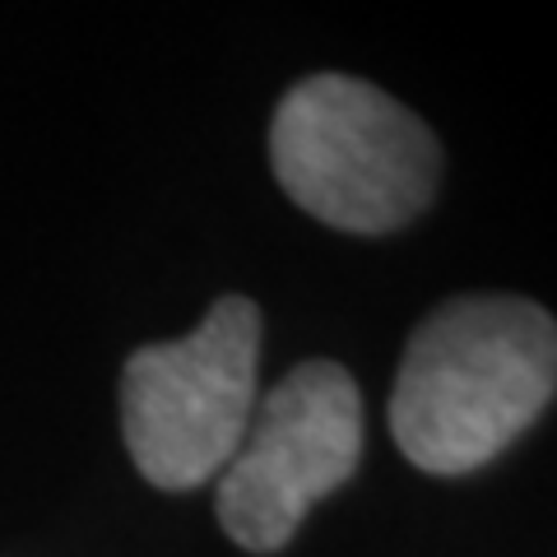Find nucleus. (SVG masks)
<instances>
[{
    "mask_svg": "<svg viewBox=\"0 0 557 557\" xmlns=\"http://www.w3.org/2000/svg\"><path fill=\"white\" fill-rule=\"evenodd\" d=\"M270 168L325 228L386 237L437 200L442 145L428 121L358 75H307L278 98Z\"/></svg>",
    "mask_w": 557,
    "mask_h": 557,
    "instance_id": "2",
    "label": "nucleus"
},
{
    "mask_svg": "<svg viewBox=\"0 0 557 557\" xmlns=\"http://www.w3.org/2000/svg\"><path fill=\"white\" fill-rule=\"evenodd\" d=\"M260 307L228 293L186 339L145 344L121 372V437L163 493H190L228 469L251 428Z\"/></svg>",
    "mask_w": 557,
    "mask_h": 557,
    "instance_id": "3",
    "label": "nucleus"
},
{
    "mask_svg": "<svg viewBox=\"0 0 557 557\" xmlns=\"http://www.w3.org/2000/svg\"><path fill=\"white\" fill-rule=\"evenodd\" d=\"M557 325L539 302L474 293L418 321L391 391V432L423 474L493 465L548 413Z\"/></svg>",
    "mask_w": 557,
    "mask_h": 557,
    "instance_id": "1",
    "label": "nucleus"
},
{
    "mask_svg": "<svg viewBox=\"0 0 557 557\" xmlns=\"http://www.w3.org/2000/svg\"><path fill=\"white\" fill-rule=\"evenodd\" d=\"M362 395L339 362H298L265 395L219 479V525L247 553H278L307 511L358 474Z\"/></svg>",
    "mask_w": 557,
    "mask_h": 557,
    "instance_id": "4",
    "label": "nucleus"
}]
</instances>
